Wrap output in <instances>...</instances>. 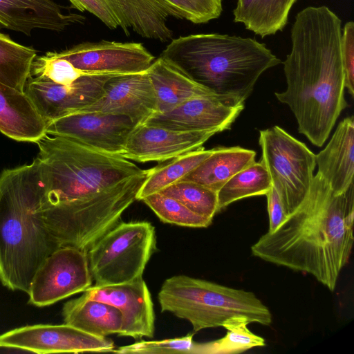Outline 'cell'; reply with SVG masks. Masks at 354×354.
Returning a JSON list of instances; mask_svg holds the SVG:
<instances>
[{
	"mask_svg": "<svg viewBox=\"0 0 354 354\" xmlns=\"http://www.w3.org/2000/svg\"><path fill=\"white\" fill-rule=\"evenodd\" d=\"M46 192L39 160L0 173V282L28 293L44 262L60 248L40 211Z\"/></svg>",
	"mask_w": 354,
	"mask_h": 354,
	"instance_id": "obj_4",
	"label": "cell"
},
{
	"mask_svg": "<svg viewBox=\"0 0 354 354\" xmlns=\"http://www.w3.org/2000/svg\"><path fill=\"white\" fill-rule=\"evenodd\" d=\"M322 178L335 193L346 191L353 183L354 118L342 120L326 147L315 155Z\"/></svg>",
	"mask_w": 354,
	"mask_h": 354,
	"instance_id": "obj_19",
	"label": "cell"
},
{
	"mask_svg": "<svg viewBox=\"0 0 354 354\" xmlns=\"http://www.w3.org/2000/svg\"><path fill=\"white\" fill-rule=\"evenodd\" d=\"M118 20V26L129 35L132 28L139 35L160 41H168L173 32L167 19L171 12L158 0H106Z\"/></svg>",
	"mask_w": 354,
	"mask_h": 354,
	"instance_id": "obj_21",
	"label": "cell"
},
{
	"mask_svg": "<svg viewBox=\"0 0 354 354\" xmlns=\"http://www.w3.org/2000/svg\"><path fill=\"white\" fill-rule=\"evenodd\" d=\"M72 8L81 12L88 11L94 15L108 28L115 29L118 22L106 0H68Z\"/></svg>",
	"mask_w": 354,
	"mask_h": 354,
	"instance_id": "obj_36",
	"label": "cell"
},
{
	"mask_svg": "<svg viewBox=\"0 0 354 354\" xmlns=\"http://www.w3.org/2000/svg\"><path fill=\"white\" fill-rule=\"evenodd\" d=\"M194 333L186 336L159 341H140L113 350L117 353H194Z\"/></svg>",
	"mask_w": 354,
	"mask_h": 354,
	"instance_id": "obj_34",
	"label": "cell"
},
{
	"mask_svg": "<svg viewBox=\"0 0 354 354\" xmlns=\"http://www.w3.org/2000/svg\"><path fill=\"white\" fill-rule=\"evenodd\" d=\"M341 37L342 21L326 6L298 12L291 28V50L283 62L287 88L275 93L293 113L299 132L318 147L348 106Z\"/></svg>",
	"mask_w": 354,
	"mask_h": 354,
	"instance_id": "obj_2",
	"label": "cell"
},
{
	"mask_svg": "<svg viewBox=\"0 0 354 354\" xmlns=\"http://www.w3.org/2000/svg\"><path fill=\"white\" fill-rule=\"evenodd\" d=\"M83 293L90 298L114 306L120 311L122 324L118 335L135 339L153 337L155 328L153 304L142 277L119 284L95 285Z\"/></svg>",
	"mask_w": 354,
	"mask_h": 354,
	"instance_id": "obj_16",
	"label": "cell"
},
{
	"mask_svg": "<svg viewBox=\"0 0 354 354\" xmlns=\"http://www.w3.org/2000/svg\"><path fill=\"white\" fill-rule=\"evenodd\" d=\"M47 121L25 91L0 83V131L18 141L35 143L46 133Z\"/></svg>",
	"mask_w": 354,
	"mask_h": 354,
	"instance_id": "obj_20",
	"label": "cell"
},
{
	"mask_svg": "<svg viewBox=\"0 0 354 354\" xmlns=\"http://www.w3.org/2000/svg\"><path fill=\"white\" fill-rule=\"evenodd\" d=\"M37 51L0 32V83L24 91Z\"/></svg>",
	"mask_w": 354,
	"mask_h": 354,
	"instance_id": "obj_27",
	"label": "cell"
},
{
	"mask_svg": "<svg viewBox=\"0 0 354 354\" xmlns=\"http://www.w3.org/2000/svg\"><path fill=\"white\" fill-rule=\"evenodd\" d=\"M63 9L53 0H0V26L30 36L35 29L60 32L86 21Z\"/></svg>",
	"mask_w": 354,
	"mask_h": 354,
	"instance_id": "obj_18",
	"label": "cell"
},
{
	"mask_svg": "<svg viewBox=\"0 0 354 354\" xmlns=\"http://www.w3.org/2000/svg\"><path fill=\"white\" fill-rule=\"evenodd\" d=\"M250 320L243 316H235L227 319L223 324L227 330L226 335L214 341L196 343L194 353L198 354H232L240 353L257 346H264L265 339L247 327Z\"/></svg>",
	"mask_w": 354,
	"mask_h": 354,
	"instance_id": "obj_29",
	"label": "cell"
},
{
	"mask_svg": "<svg viewBox=\"0 0 354 354\" xmlns=\"http://www.w3.org/2000/svg\"><path fill=\"white\" fill-rule=\"evenodd\" d=\"M84 73L68 60L54 56L51 52L37 56L32 64L30 77L68 85Z\"/></svg>",
	"mask_w": 354,
	"mask_h": 354,
	"instance_id": "obj_32",
	"label": "cell"
},
{
	"mask_svg": "<svg viewBox=\"0 0 354 354\" xmlns=\"http://www.w3.org/2000/svg\"><path fill=\"white\" fill-rule=\"evenodd\" d=\"M114 75L84 74L68 85L30 77L24 91L48 123L95 102Z\"/></svg>",
	"mask_w": 354,
	"mask_h": 354,
	"instance_id": "obj_14",
	"label": "cell"
},
{
	"mask_svg": "<svg viewBox=\"0 0 354 354\" xmlns=\"http://www.w3.org/2000/svg\"><path fill=\"white\" fill-rule=\"evenodd\" d=\"M259 145L266 167L288 215L307 197L314 178L315 154L279 126L261 130Z\"/></svg>",
	"mask_w": 354,
	"mask_h": 354,
	"instance_id": "obj_8",
	"label": "cell"
},
{
	"mask_svg": "<svg viewBox=\"0 0 354 354\" xmlns=\"http://www.w3.org/2000/svg\"><path fill=\"white\" fill-rule=\"evenodd\" d=\"M297 0H237L234 21L264 37L286 26L291 8Z\"/></svg>",
	"mask_w": 354,
	"mask_h": 354,
	"instance_id": "obj_25",
	"label": "cell"
},
{
	"mask_svg": "<svg viewBox=\"0 0 354 354\" xmlns=\"http://www.w3.org/2000/svg\"><path fill=\"white\" fill-rule=\"evenodd\" d=\"M160 57L214 94L244 100L261 75L281 63L254 39L217 33L174 39Z\"/></svg>",
	"mask_w": 354,
	"mask_h": 354,
	"instance_id": "obj_5",
	"label": "cell"
},
{
	"mask_svg": "<svg viewBox=\"0 0 354 354\" xmlns=\"http://www.w3.org/2000/svg\"><path fill=\"white\" fill-rule=\"evenodd\" d=\"M165 223L188 227H207L212 220L199 215L178 201L160 192H156L142 200Z\"/></svg>",
	"mask_w": 354,
	"mask_h": 354,
	"instance_id": "obj_31",
	"label": "cell"
},
{
	"mask_svg": "<svg viewBox=\"0 0 354 354\" xmlns=\"http://www.w3.org/2000/svg\"><path fill=\"white\" fill-rule=\"evenodd\" d=\"M86 74L125 75L143 73L155 60L140 43L102 40L83 42L61 52H51Z\"/></svg>",
	"mask_w": 354,
	"mask_h": 354,
	"instance_id": "obj_11",
	"label": "cell"
},
{
	"mask_svg": "<svg viewBox=\"0 0 354 354\" xmlns=\"http://www.w3.org/2000/svg\"><path fill=\"white\" fill-rule=\"evenodd\" d=\"M203 147L169 159L166 163L149 169V175L141 187L136 200L160 192L170 185L180 180L199 165L212 152Z\"/></svg>",
	"mask_w": 354,
	"mask_h": 354,
	"instance_id": "obj_26",
	"label": "cell"
},
{
	"mask_svg": "<svg viewBox=\"0 0 354 354\" xmlns=\"http://www.w3.org/2000/svg\"><path fill=\"white\" fill-rule=\"evenodd\" d=\"M218 129L178 131L141 124L130 134L121 156L136 162H162L201 147Z\"/></svg>",
	"mask_w": 354,
	"mask_h": 354,
	"instance_id": "obj_17",
	"label": "cell"
},
{
	"mask_svg": "<svg viewBox=\"0 0 354 354\" xmlns=\"http://www.w3.org/2000/svg\"><path fill=\"white\" fill-rule=\"evenodd\" d=\"M0 347L39 354L113 352L114 342L71 325L37 324L15 328L0 335Z\"/></svg>",
	"mask_w": 354,
	"mask_h": 354,
	"instance_id": "obj_12",
	"label": "cell"
},
{
	"mask_svg": "<svg viewBox=\"0 0 354 354\" xmlns=\"http://www.w3.org/2000/svg\"><path fill=\"white\" fill-rule=\"evenodd\" d=\"M173 14L194 24H205L220 17L222 0H158Z\"/></svg>",
	"mask_w": 354,
	"mask_h": 354,
	"instance_id": "obj_33",
	"label": "cell"
},
{
	"mask_svg": "<svg viewBox=\"0 0 354 354\" xmlns=\"http://www.w3.org/2000/svg\"><path fill=\"white\" fill-rule=\"evenodd\" d=\"M77 112L123 115L138 126L158 112L157 100L147 71L115 75L106 82L95 102Z\"/></svg>",
	"mask_w": 354,
	"mask_h": 354,
	"instance_id": "obj_15",
	"label": "cell"
},
{
	"mask_svg": "<svg viewBox=\"0 0 354 354\" xmlns=\"http://www.w3.org/2000/svg\"><path fill=\"white\" fill-rule=\"evenodd\" d=\"M136 126L123 115L75 112L48 122L46 133L70 139L96 151L121 156Z\"/></svg>",
	"mask_w": 354,
	"mask_h": 354,
	"instance_id": "obj_10",
	"label": "cell"
},
{
	"mask_svg": "<svg viewBox=\"0 0 354 354\" xmlns=\"http://www.w3.org/2000/svg\"><path fill=\"white\" fill-rule=\"evenodd\" d=\"M161 312L188 321L194 333L223 326L230 317L243 316L251 323L268 326V308L249 291L235 289L185 275L167 279L158 295Z\"/></svg>",
	"mask_w": 354,
	"mask_h": 354,
	"instance_id": "obj_6",
	"label": "cell"
},
{
	"mask_svg": "<svg viewBox=\"0 0 354 354\" xmlns=\"http://www.w3.org/2000/svg\"><path fill=\"white\" fill-rule=\"evenodd\" d=\"M353 219V183L337 194L317 173L301 205L251 251L269 263L310 274L333 292L350 258Z\"/></svg>",
	"mask_w": 354,
	"mask_h": 354,
	"instance_id": "obj_3",
	"label": "cell"
},
{
	"mask_svg": "<svg viewBox=\"0 0 354 354\" xmlns=\"http://www.w3.org/2000/svg\"><path fill=\"white\" fill-rule=\"evenodd\" d=\"M157 250L154 227L149 222H120L86 251L96 286L130 282L142 277Z\"/></svg>",
	"mask_w": 354,
	"mask_h": 354,
	"instance_id": "obj_7",
	"label": "cell"
},
{
	"mask_svg": "<svg viewBox=\"0 0 354 354\" xmlns=\"http://www.w3.org/2000/svg\"><path fill=\"white\" fill-rule=\"evenodd\" d=\"M147 73L156 93L157 113L169 111L192 98L215 95L161 57L153 61Z\"/></svg>",
	"mask_w": 354,
	"mask_h": 354,
	"instance_id": "obj_24",
	"label": "cell"
},
{
	"mask_svg": "<svg viewBox=\"0 0 354 354\" xmlns=\"http://www.w3.org/2000/svg\"><path fill=\"white\" fill-rule=\"evenodd\" d=\"M271 187L266 167L261 161L254 162L234 175L217 192L218 212L240 199L266 195Z\"/></svg>",
	"mask_w": 354,
	"mask_h": 354,
	"instance_id": "obj_28",
	"label": "cell"
},
{
	"mask_svg": "<svg viewBox=\"0 0 354 354\" xmlns=\"http://www.w3.org/2000/svg\"><path fill=\"white\" fill-rule=\"evenodd\" d=\"M160 192L178 201L194 212L207 218L212 220L218 212L217 192L198 183L179 180Z\"/></svg>",
	"mask_w": 354,
	"mask_h": 354,
	"instance_id": "obj_30",
	"label": "cell"
},
{
	"mask_svg": "<svg viewBox=\"0 0 354 354\" xmlns=\"http://www.w3.org/2000/svg\"><path fill=\"white\" fill-rule=\"evenodd\" d=\"M245 100L230 95L189 99L174 109L156 113L143 124L178 131L230 129L244 109Z\"/></svg>",
	"mask_w": 354,
	"mask_h": 354,
	"instance_id": "obj_13",
	"label": "cell"
},
{
	"mask_svg": "<svg viewBox=\"0 0 354 354\" xmlns=\"http://www.w3.org/2000/svg\"><path fill=\"white\" fill-rule=\"evenodd\" d=\"M62 316L64 324L100 337L119 335L122 324V314L116 307L84 293L64 304Z\"/></svg>",
	"mask_w": 354,
	"mask_h": 354,
	"instance_id": "obj_22",
	"label": "cell"
},
{
	"mask_svg": "<svg viewBox=\"0 0 354 354\" xmlns=\"http://www.w3.org/2000/svg\"><path fill=\"white\" fill-rule=\"evenodd\" d=\"M87 253L75 247H60L49 255L32 281L29 303L43 307L52 305L92 285Z\"/></svg>",
	"mask_w": 354,
	"mask_h": 354,
	"instance_id": "obj_9",
	"label": "cell"
},
{
	"mask_svg": "<svg viewBox=\"0 0 354 354\" xmlns=\"http://www.w3.org/2000/svg\"><path fill=\"white\" fill-rule=\"evenodd\" d=\"M266 196L268 201L269 216L268 232H273L286 219L288 216L280 198L273 187L266 193Z\"/></svg>",
	"mask_w": 354,
	"mask_h": 354,
	"instance_id": "obj_37",
	"label": "cell"
},
{
	"mask_svg": "<svg viewBox=\"0 0 354 354\" xmlns=\"http://www.w3.org/2000/svg\"><path fill=\"white\" fill-rule=\"evenodd\" d=\"M341 55L345 88L353 97L354 94V23L348 21L342 30Z\"/></svg>",
	"mask_w": 354,
	"mask_h": 354,
	"instance_id": "obj_35",
	"label": "cell"
},
{
	"mask_svg": "<svg viewBox=\"0 0 354 354\" xmlns=\"http://www.w3.org/2000/svg\"><path fill=\"white\" fill-rule=\"evenodd\" d=\"M256 152L240 147L214 148L212 153L180 180L218 192L234 175L255 162Z\"/></svg>",
	"mask_w": 354,
	"mask_h": 354,
	"instance_id": "obj_23",
	"label": "cell"
},
{
	"mask_svg": "<svg viewBox=\"0 0 354 354\" xmlns=\"http://www.w3.org/2000/svg\"><path fill=\"white\" fill-rule=\"evenodd\" d=\"M35 144L46 183L40 211L60 247L87 251L121 221L149 169L46 133Z\"/></svg>",
	"mask_w": 354,
	"mask_h": 354,
	"instance_id": "obj_1",
	"label": "cell"
}]
</instances>
